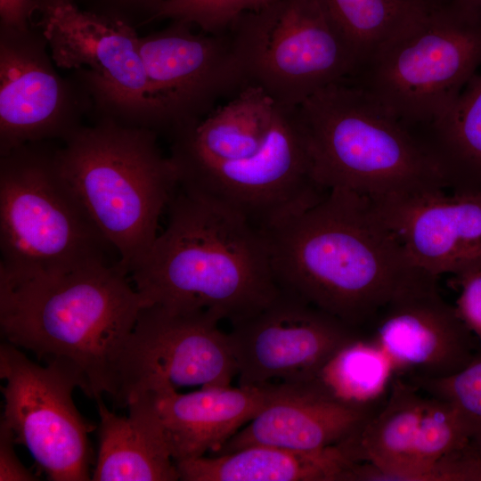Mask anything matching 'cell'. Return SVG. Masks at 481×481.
I'll use <instances>...</instances> for the list:
<instances>
[{
	"label": "cell",
	"instance_id": "cell-1",
	"mask_svg": "<svg viewBox=\"0 0 481 481\" xmlns=\"http://www.w3.org/2000/svg\"><path fill=\"white\" fill-rule=\"evenodd\" d=\"M281 290L365 333L395 298L437 278L413 266L372 199L331 189L264 231Z\"/></svg>",
	"mask_w": 481,
	"mask_h": 481
},
{
	"label": "cell",
	"instance_id": "cell-2",
	"mask_svg": "<svg viewBox=\"0 0 481 481\" xmlns=\"http://www.w3.org/2000/svg\"><path fill=\"white\" fill-rule=\"evenodd\" d=\"M148 302L118 264L33 275L0 273L4 340L71 371L84 394L120 405L132 334Z\"/></svg>",
	"mask_w": 481,
	"mask_h": 481
},
{
	"label": "cell",
	"instance_id": "cell-3",
	"mask_svg": "<svg viewBox=\"0 0 481 481\" xmlns=\"http://www.w3.org/2000/svg\"><path fill=\"white\" fill-rule=\"evenodd\" d=\"M168 221L128 273L149 305L202 309L235 324L281 293L263 231L178 186Z\"/></svg>",
	"mask_w": 481,
	"mask_h": 481
},
{
	"label": "cell",
	"instance_id": "cell-4",
	"mask_svg": "<svg viewBox=\"0 0 481 481\" xmlns=\"http://www.w3.org/2000/svg\"><path fill=\"white\" fill-rule=\"evenodd\" d=\"M157 137L151 129L103 118L77 127L54 151L60 177L127 275L151 249L179 186L176 167Z\"/></svg>",
	"mask_w": 481,
	"mask_h": 481
},
{
	"label": "cell",
	"instance_id": "cell-5",
	"mask_svg": "<svg viewBox=\"0 0 481 481\" xmlns=\"http://www.w3.org/2000/svg\"><path fill=\"white\" fill-rule=\"evenodd\" d=\"M295 111L322 188L372 200L447 189L420 138L355 84H332Z\"/></svg>",
	"mask_w": 481,
	"mask_h": 481
},
{
	"label": "cell",
	"instance_id": "cell-6",
	"mask_svg": "<svg viewBox=\"0 0 481 481\" xmlns=\"http://www.w3.org/2000/svg\"><path fill=\"white\" fill-rule=\"evenodd\" d=\"M0 249V273L14 275L120 264L39 142L1 155Z\"/></svg>",
	"mask_w": 481,
	"mask_h": 481
},
{
	"label": "cell",
	"instance_id": "cell-7",
	"mask_svg": "<svg viewBox=\"0 0 481 481\" xmlns=\"http://www.w3.org/2000/svg\"><path fill=\"white\" fill-rule=\"evenodd\" d=\"M481 65V20L421 2L411 23L347 81L413 133L441 117Z\"/></svg>",
	"mask_w": 481,
	"mask_h": 481
},
{
	"label": "cell",
	"instance_id": "cell-8",
	"mask_svg": "<svg viewBox=\"0 0 481 481\" xmlns=\"http://www.w3.org/2000/svg\"><path fill=\"white\" fill-rule=\"evenodd\" d=\"M175 167L181 187L235 212L263 232L328 192L314 177L295 108L281 106L268 133L211 159Z\"/></svg>",
	"mask_w": 481,
	"mask_h": 481
},
{
	"label": "cell",
	"instance_id": "cell-9",
	"mask_svg": "<svg viewBox=\"0 0 481 481\" xmlns=\"http://www.w3.org/2000/svg\"><path fill=\"white\" fill-rule=\"evenodd\" d=\"M226 32L249 86L283 107L298 106L356 69L319 0H276L243 13Z\"/></svg>",
	"mask_w": 481,
	"mask_h": 481
},
{
	"label": "cell",
	"instance_id": "cell-10",
	"mask_svg": "<svg viewBox=\"0 0 481 481\" xmlns=\"http://www.w3.org/2000/svg\"><path fill=\"white\" fill-rule=\"evenodd\" d=\"M38 27L54 65L78 74L104 118L168 133L151 97L132 26L82 11L68 0H48Z\"/></svg>",
	"mask_w": 481,
	"mask_h": 481
},
{
	"label": "cell",
	"instance_id": "cell-11",
	"mask_svg": "<svg viewBox=\"0 0 481 481\" xmlns=\"http://www.w3.org/2000/svg\"><path fill=\"white\" fill-rule=\"evenodd\" d=\"M0 377L4 410L2 419L16 444L29 451L52 481H88L95 427L77 411L72 393L75 374L56 363L37 364L8 342L0 346Z\"/></svg>",
	"mask_w": 481,
	"mask_h": 481
},
{
	"label": "cell",
	"instance_id": "cell-12",
	"mask_svg": "<svg viewBox=\"0 0 481 481\" xmlns=\"http://www.w3.org/2000/svg\"><path fill=\"white\" fill-rule=\"evenodd\" d=\"M459 443L444 404L396 375L376 412L338 446L354 463L345 481H442L441 463Z\"/></svg>",
	"mask_w": 481,
	"mask_h": 481
},
{
	"label": "cell",
	"instance_id": "cell-13",
	"mask_svg": "<svg viewBox=\"0 0 481 481\" xmlns=\"http://www.w3.org/2000/svg\"><path fill=\"white\" fill-rule=\"evenodd\" d=\"M220 321L202 309L144 306L127 350L120 407L144 392L230 387L237 366Z\"/></svg>",
	"mask_w": 481,
	"mask_h": 481
},
{
	"label": "cell",
	"instance_id": "cell-14",
	"mask_svg": "<svg viewBox=\"0 0 481 481\" xmlns=\"http://www.w3.org/2000/svg\"><path fill=\"white\" fill-rule=\"evenodd\" d=\"M227 334L240 387L310 382L339 349L363 336L282 290Z\"/></svg>",
	"mask_w": 481,
	"mask_h": 481
},
{
	"label": "cell",
	"instance_id": "cell-15",
	"mask_svg": "<svg viewBox=\"0 0 481 481\" xmlns=\"http://www.w3.org/2000/svg\"><path fill=\"white\" fill-rule=\"evenodd\" d=\"M138 48L151 97L172 136L249 86L227 32L196 33L173 21L139 37Z\"/></svg>",
	"mask_w": 481,
	"mask_h": 481
},
{
	"label": "cell",
	"instance_id": "cell-16",
	"mask_svg": "<svg viewBox=\"0 0 481 481\" xmlns=\"http://www.w3.org/2000/svg\"><path fill=\"white\" fill-rule=\"evenodd\" d=\"M42 34L4 29L0 39V152L79 127L73 89L53 68Z\"/></svg>",
	"mask_w": 481,
	"mask_h": 481
},
{
	"label": "cell",
	"instance_id": "cell-17",
	"mask_svg": "<svg viewBox=\"0 0 481 481\" xmlns=\"http://www.w3.org/2000/svg\"><path fill=\"white\" fill-rule=\"evenodd\" d=\"M364 336L387 353L395 375L411 380L449 377L480 346L455 307L440 295L436 278L390 302Z\"/></svg>",
	"mask_w": 481,
	"mask_h": 481
},
{
	"label": "cell",
	"instance_id": "cell-18",
	"mask_svg": "<svg viewBox=\"0 0 481 481\" xmlns=\"http://www.w3.org/2000/svg\"><path fill=\"white\" fill-rule=\"evenodd\" d=\"M444 191L373 200L411 264L436 277L481 265V193Z\"/></svg>",
	"mask_w": 481,
	"mask_h": 481
},
{
	"label": "cell",
	"instance_id": "cell-19",
	"mask_svg": "<svg viewBox=\"0 0 481 481\" xmlns=\"http://www.w3.org/2000/svg\"><path fill=\"white\" fill-rule=\"evenodd\" d=\"M281 385L280 394L213 455L252 445L321 451L355 435L382 404H346L324 393L314 381Z\"/></svg>",
	"mask_w": 481,
	"mask_h": 481
},
{
	"label": "cell",
	"instance_id": "cell-20",
	"mask_svg": "<svg viewBox=\"0 0 481 481\" xmlns=\"http://www.w3.org/2000/svg\"><path fill=\"white\" fill-rule=\"evenodd\" d=\"M281 385L150 393L175 462L216 452L281 392ZM145 393V392H144Z\"/></svg>",
	"mask_w": 481,
	"mask_h": 481
},
{
	"label": "cell",
	"instance_id": "cell-21",
	"mask_svg": "<svg viewBox=\"0 0 481 481\" xmlns=\"http://www.w3.org/2000/svg\"><path fill=\"white\" fill-rule=\"evenodd\" d=\"M99 449L94 481H176V464L150 393L134 395L128 416L110 412L98 400Z\"/></svg>",
	"mask_w": 481,
	"mask_h": 481
},
{
	"label": "cell",
	"instance_id": "cell-22",
	"mask_svg": "<svg viewBox=\"0 0 481 481\" xmlns=\"http://www.w3.org/2000/svg\"><path fill=\"white\" fill-rule=\"evenodd\" d=\"M175 464L183 481H344L353 462L338 445L315 452L252 445Z\"/></svg>",
	"mask_w": 481,
	"mask_h": 481
},
{
	"label": "cell",
	"instance_id": "cell-23",
	"mask_svg": "<svg viewBox=\"0 0 481 481\" xmlns=\"http://www.w3.org/2000/svg\"><path fill=\"white\" fill-rule=\"evenodd\" d=\"M415 134L440 167L447 188L481 193V75L475 74L448 110Z\"/></svg>",
	"mask_w": 481,
	"mask_h": 481
},
{
	"label": "cell",
	"instance_id": "cell-24",
	"mask_svg": "<svg viewBox=\"0 0 481 481\" xmlns=\"http://www.w3.org/2000/svg\"><path fill=\"white\" fill-rule=\"evenodd\" d=\"M319 1L351 52L355 70L400 35L421 4L420 0Z\"/></svg>",
	"mask_w": 481,
	"mask_h": 481
},
{
	"label": "cell",
	"instance_id": "cell-25",
	"mask_svg": "<svg viewBox=\"0 0 481 481\" xmlns=\"http://www.w3.org/2000/svg\"><path fill=\"white\" fill-rule=\"evenodd\" d=\"M394 374L387 353L363 335L339 349L312 381L340 402L367 406L384 401Z\"/></svg>",
	"mask_w": 481,
	"mask_h": 481
},
{
	"label": "cell",
	"instance_id": "cell-26",
	"mask_svg": "<svg viewBox=\"0 0 481 481\" xmlns=\"http://www.w3.org/2000/svg\"><path fill=\"white\" fill-rule=\"evenodd\" d=\"M408 380L454 409L470 444L481 454V346L463 369L449 377Z\"/></svg>",
	"mask_w": 481,
	"mask_h": 481
},
{
	"label": "cell",
	"instance_id": "cell-27",
	"mask_svg": "<svg viewBox=\"0 0 481 481\" xmlns=\"http://www.w3.org/2000/svg\"><path fill=\"white\" fill-rule=\"evenodd\" d=\"M276 0H165L155 9L156 18H167L198 27L207 33H224L243 13Z\"/></svg>",
	"mask_w": 481,
	"mask_h": 481
},
{
	"label": "cell",
	"instance_id": "cell-28",
	"mask_svg": "<svg viewBox=\"0 0 481 481\" xmlns=\"http://www.w3.org/2000/svg\"><path fill=\"white\" fill-rule=\"evenodd\" d=\"M455 282L461 287L456 313L481 346V265L455 276Z\"/></svg>",
	"mask_w": 481,
	"mask_h": 481
},
{
	"label": "cell",
	"instance_id": "cell-29",
	"mask_svg": "<svg viewBox=\"0 0 481 481\" xmlns=\"http://www.w3.org/2000/svg\"><path fill=\"white\" fill-rule=\"evenodd\" d=\"M13 433L0 421V481H34L36 477L19 460L14 451Z\"/></svg>",
	"mask_w": 481,
	"mask_h": 481
},
{
	"label": "cell",
	"instance_id": "cell-30",
	"mask_svg": "<svg viewBox=\"0 0 481 481\" xmlns=\"http://www.w3.org/2000/svg\"><path fill=\"white\" fill-rule=\"evenodd\" d=\"M35 4L36 0H0L2 28L29 30V21Z\"/></svg>",
	"mask_w": 481,
	"mask_h": 481
},
{
	"label": "cell",
	"instance_id": "cell-31",
	"mask_svg": "<svg viewBox=\"0 0 481 481\" xmlns=\"http://www.w3.org/2000/svg\"><path fill=\"white\" fill-rule=\"evenodd\" d=\"M462 11L481 20V0H446Z\"/></svg>",
	"mask_w": 481,
	"mask_h": 481
},
{
	"label": "cell",
	"instance_id": "cell-32",
	"mask_svg": "<svg viewBox=\"0 0 481 481\" xmlns=\"http://www.w3.org/2000/svg\"><path fill=\"white\" fill-rule=\"evenodd\" d=\"M420 1L429 5H437V4H441L447 2L446 0H420Z\"/></svg>",
	"mask_w": 481,
	"mask_h": 481
},
{
	"label": "cell",
	"instance_id": "cell-33",
	"mask_svg": "<svg viewBox=\"0 0 481 481\" xmlns=\"http://www.w3.org/2000/svg\"><path fill=\"white\" fill-rule=\"evenodd\" d=\"M135 1H140L143 3L149 4L151 5H153L155 9L160 3H162L165 0H135Z\"/></svg>",
	"mask_w": 481,
	"mask_h": 481
}]
</instances>
